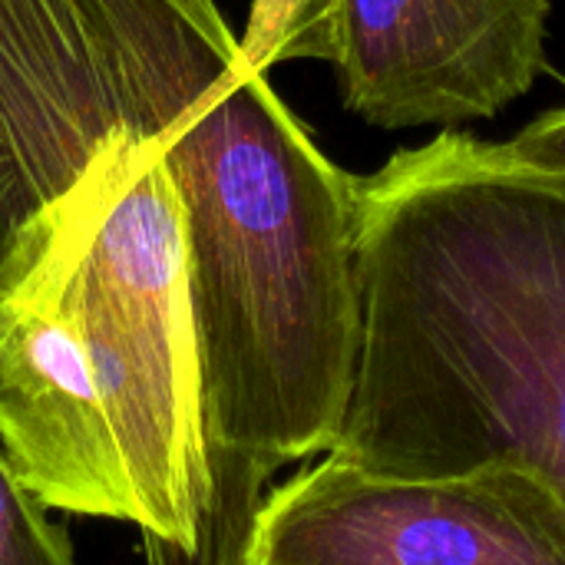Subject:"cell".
<instances>
[{"instance_id":"1","label":"cell","mask_w":565,"mask_h":565,"mask_svg":"<svg viewBox=\"0 0 565 565\" xmlns=\"http://www.w3.org/2000/svg\"><path fill=\"white\" fill-rule=\"evenodd\" d=\"M361 341L328 457L526 467L565 497V182L447 129L358 185Z\"/></svg>"},{"instance_id":"2","label":"cell","mask_w":565,"mask_h":565,"mask_svg":"<svg viewBox=\"0 0 565 565\" xmlns=\"http://www.w3.org/2000/svg\"><path fill=\"white\" fill-rule=\"evenodd\" d=\"M166 142H122L0 262V450L43 507L192 556L199 338Z\"/></svg>"},{"instance_id":"3","label":"cell","mask_w":565,"mask_h":565,"mask_svg":"<svg viewBox=\"0 0 565 565\" xmlns=\"http://www.w3.org/2000/svg\"><path fill=\"white\" fill-rule=\"evenodd\" d=\"M248 70L218 0H0V262L122 142H172Z\"/></svg>"},{"instance_id":"4","label":"cell","mask_w":565,"mask_h":565,"mask_svg":"<svg viewBox=\"0 0 565 565\" xmlns=\"http://www.w3.org/2000/svg\"><path fill=\"white\" fill-rule=\"evenodd\" d=\"M245 565H565V497L526 467L387 477L324 454L271 487Z\"/></svg>"},{"instance_id":"5","label":"cell","mask_w":565,"mask_h":565,"mask_svg":"<svg viewBox=\"0 0 565 565\" xmlns=\"http://www.w3.org/2000/svg\"><path fill=\"white\" fill-rule=\"evenodd\" d=\"M553 0H324L321 60L374 129H457L503 113L546 66Z\"/></svg>"},{"instance_id":"6","label":"cell","mask_w":565,"mask_h":565,"mask_svg":"<svg viewBox=\"0 0 565 565\" xmlns=\"http://www.w3.org/2000/svg\"><path fill=\"white\" fill-rule=\"evenodd\" d=\"M324 0H252L238 36L242 60L255 73H271L291 60H321Z\"/></svg>"},{"instance_id":"7","label":"cell","mask_w":565,"mask_h":565,"mask_svg":"<svg viewBox=\"0 0 565 565\" xmlns=\"http://www.w3.org/2000/svg\"><path fill=\"white\" fill-rule=\"evenodd\" d=\"M0 565H79L70 533L26 493L0 450Z\"/></svg>"},{"instance_id":"8","label":"cell","mask_w":565,"mask_h":565,"mask_svg":"<svg viewBox=\"0 0 565 565\" xmlns=\"http://www.w3.org/2000/svg\"><path fill=\"white\" fill-rule=\"evenodd\" d=\"M483 149L500 166L565 182V106L536 116L507 142H483Z\"/></svg>"}]
</instances>
